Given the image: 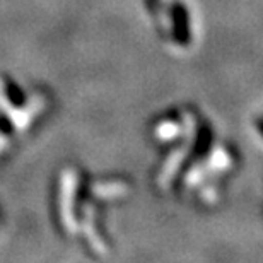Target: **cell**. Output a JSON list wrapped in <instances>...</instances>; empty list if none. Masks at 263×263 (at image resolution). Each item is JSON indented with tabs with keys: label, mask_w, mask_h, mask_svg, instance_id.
<instances>
[{
	"label": "cell",
	"mask_w": 263,
	"mask_h": 263,
	"mask_svg": "<svg viewBox=\"0 0 263 263\" xmlns=\"http://www.w3.org/2000/svg\"><path fill=\"white\" fill-rule=\"evenodd\" d=\"M7 137H5L4 134H2V132H0V152H2L4 151V147H7Z\"/></svg>",
	"instance_id": "cell-1"
}]
</instances>
